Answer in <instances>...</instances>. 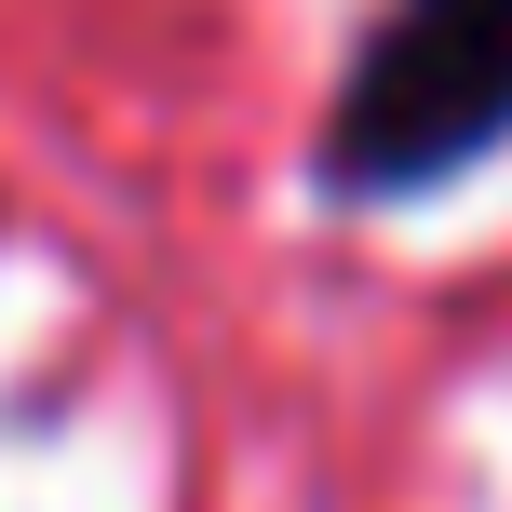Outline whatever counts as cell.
<instances>
[{
    "label": "cell",
    "mask_w": 512,
    "mask_h": 512,
    "mask_svg": "<svg viewBox=\"0 0 512 512\" xmlns=\"http://www.w3.org/2000/svg\"><path fill=\"white\" fill-rule=\"evenodd\" d=\"M512 135V0H391L364 68L337 81L324 176L391 203V189H445Z\"/></svg>",
    "instance_id": "1"
}]
</instances>
